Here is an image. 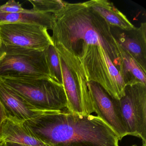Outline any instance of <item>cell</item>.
Returning <instances> with one entry per match:
<instances>
[{"mask_svg":"<svg viewBox=\"0 0 146 146\" xmlns=\"http://www.w3.org/2000/svg\"><path fill=\"white\" fill-rule=\"evenodd\" d=\"M24 123L48 146H119L117 135L99 117L74 114L66 108L49 111Z\"/></svg>","mask_w":146,"mask_h":146,"instance_id":"1","label":"cell"},{"mask_svg":"<svg viewBox=\"0 0 146 146\" xmlns=\"http://www.w3.org/2000/svg\"><path fill=\"white\" fill-rule=\"evenodd\" d=\"M53 15L51 38L54 46L59 45L71 54L82 44L102 47L119 70V45L111 25L85 2H66Z\"/></svg>","mask_w":146,"mask_h":146,"instance_id":"2","label":"cell"},{"mask_svg":"<svg viewBox=\"0 0 146 146\" xmlns=\"http://www.w3.org/2000/svg\"><path fill=\"white\" fill-rule=\"evenodd\" d=\"M0 79L36 108L44 111L66 108L67 100L63 85L44 78L4 76Z\"/></svg>","mask_w":146,"mask_h":146,"instance_id":"3","label":"cell"},{"mask_svg":"<svg viewBox=\"0 0 146 146\" xmlns=\"http://www.w3.org/2000/svg\"><path fill=\"white\" fill-rule=\"evenodd\" d=\"M73 54L78 58L87 82L97 83L116 100L124 96L125 85L119 70L102 47L82 44Z\"/></svg>","mask_w":146,"mask_h":146,"instance_id":"4","label":"cell"},{"mask_svg":"<svg viewBox=\"0 0 146 146\" xmlns=\"http://www.w3.org/2000/svg\"><path fill=\"white\" fill-rule=\"evenodd\" d=\"M2 46L0 76H17L53 79L45 50Z\"/></svg>","mask_w":146,"mask_h":146,"instance_id":"5","label":"cell"},{"mask_svg":"<svg viewBox=\"0 0 146 146\" xmlns=\"http://www.w3.org/2000/svg\"><path fill=\"white\" fill-rule=\"evenodd\" d=\"M63 77V86L67 100L66 108L70 112L88 116L94 112L87 81L80 62L72 59L69 63L59 54Z\"/></svg>","mask_w":146,"mask_h":146,"instance_id":"6","label":"cell"},{"mask_svg":"<svg viewBox=\"0 0 146 146\" xmlns=\"http://www.w3.org/2000/svg\"><path fill=\"white\" fill-rule=\"evenodd\" d=\"M0 39L3 46L42 51L53 45L48 29L34 24L0 23Z\"/></svg>","mask_w":146,"mask_h":146,"instance_id":"7","label":"cell"},{"mask_svg":"<svg viewBox=\"0 0 146 146\" xmlns=\"http://www.w3.org/2000/svg\"><path fill=\"white\" fill-rule=\"evenodd\" d=\"M119 101L128 135L146 143V85L125 86L124 96Z\"/></svg>","mask_w":146,"mask_h":146,"instance_id":"8","label":"cell"},{"mask_svg":"<svg viewBox=\"0 0 146 146\" xmlns=\"http://www.w3.org/2000/svg\"><path fill=\"white\" fill-rule=\"evenodd\" d=\"M87 84L94 112L114 131L119 141H121L125 136L128 135V133L119 100L113 98L95 82H87Z\"/></svg>","mask_w":146,"mask_h":146,"instance_id":"9","label":"cell"},{"mask_svg":"<svg viewBox=\"0 0 146 146\" xmlns=\"http://www.w3.org/2000/svg\"><path fill=\"white\" fill-rule=\"evenodd\" d=\"M0 101L7 116L23 121L36 117L49 111L39 110L8 88L0 79Z\"/></svg>","mask_w":146,"mask_h":146,"instance_id":"10","label":"cell"},{"mask_svg":"<svg viewBox=\"0 0 146 146\" xmlns=\"http://www.w3.org/2000/svg\"><path fill=\"white\" fill-rule=\"evenodd\" d=\"M115 38L119 46L146 72V23H141L138 28L119 34Z\"/></svg>","mask_w":146,"mask_h":146,"instance_id":"11","label":"cell"},{"mask_svg":"<svg viewBox=\"0 0 146 146\" xmlns=\"http://www.w3.org/2000/svg\"><path fill=\"white\" fill-rule=\"evenodd\" d=\"M24 121L7 116L0 130V142L2 144L13 143L30 146H48L36 138L26 127Z\"/></svg>","mask_w":146,"mask_h":146,"instance_id":"12","label":"cell"},{"mask_svg":"<svg viewBox=\"0 0 146 146\" xmlns=\"http://www.w3.org/2000/svg\"><path fill=\"white\" fill-rule=\"evenodd\" d=\"M84 2L87 6L101 16L111 27L115 26L124 31L131 30L135 27L125 15L108 1L91 0Z\"/></svg>","mask_w":146,"mask_h":146,"instance_id":"13","label":"cell"},{"mask_svg":"<svg viewBox=\"0 0 146 146\" xmlns=\"http://www.w3.org/2000/svg\"><path fill=\"white\" fill-rule=\"evenodd\" d=\"M53 15L51 13L39 12L33 9H27L20 13H5L0 11V23H26L39 25L52 30Z\"/></svg>","mask_w":146,"mask_h":146,"instance_id":"14","label":"cell"},{"mask_svg":"<svg viewBox=\"0 0 146 146\" xmlns=\"http://www.w3.org/2000/svg\"><path fill=\"white\" fill-rule=\"evenodd\" d=\"M119 51L120 58L119 72L125 86L137 84L146 85V72L119 46Z\"/></svg>","mask_w":146,"mask_h":146,"instance_id":"15","label":"cell"},{"mask_svg":"<svg viewBox=\"0 0 146 146\" xmlns=\"http://www.w3.org/2000/svg\"><path fill=\"white\" fill-rule=\"evenodd\" d=\"M45 53L52 78L63 85V77L59 57L54 45L48 46L45 50Z\"/></svg>","mask_w":146,"mask_h":146,"instance_id":"16","label":"cell"},{"mask_svg":"<svg viewBox=\"0 0 146 146\" xmlns=\"http://www.w3.org/2000/svg\"><path fill=\"white\" fill-rule=\"evenodd\" d=\"M33 9L39 12L54 14L62 9L66 2L58 0H29Z\"/></svg>","mask_w":146,"mask_h":146,"instance_id":"17","label":"cell"},{"mask_svg":"<svg viewBox=\"0 0 146 146\" xmlns=\"http://www.w3.org/2000/svg\"><path fill=\"white\" fill-rule=\"evenodd\" d=\"M27 9L23 8L19 2L10 0L5 4L0 5V11L5 13H20L25 11Z\"/></svg>","mask_w":146,"mask_h":146,"instance_id":"18","label":"cell"},{"mask_svg":"<svg viewBox=\"0 0 146 146\" xmlns=\"http://www.w3.org/2000/svg\"><path fill=\"white\" fill-rule=\"evenodd\" d=\"M7 117L6 112L2 103L0 101V130L3 121Z\"/></svg>","mask_w":146,"mask_h":146,"instance_id":"19","label":"cell"},{"mask_svg":"<svg viewBox=\"0 0 146 146\" xmlns=\"http://www.w3.org/2000/svg\"><path fill=\"white\" fill-rule=\"evenodd\" d=\"M2 146H30L26 145H23V144H19V143H4Z\"/></svg>","mask_w":146,"mask_h":146,"instance_id":"20","label":"cell"},{"mask_svg":"<svg viewBox=\"0 0 146 146\" xmlns=\"http://www.w3.org/2000/svg\"><path fill=\"white\" fill-rule=\"evenodd\" d=\"M2 46H2V42H1V40L0 39V60H1V54H2Z\"/></svg>","mask_w":146,"mask_h":146,"instance_id":"21","label":"cell"},{"mask_svg":"<svg viewBox=\"0 0 146 146\" xmlns=\"http://www.w3.org/2000/svg\"><path fill=\"white\" fill-rule=\"evenodd\" d=\"M131 146H137V145H135H135H133ZM141 146H146V143H143L142 145Z\"/></svg>","mask_w":146,"mask_h":146,"instance_id":"22","label":"cell"},{"mask_svg":"<svg viewBox=\"0 0 146 146\" xmlns=\"http://www.w3.org/2000/svg\"><path fill=\"white\" fill-rule=\"evenodd\" d=\"M2 145H3V144L1 143V142H0V146H2Z\"/></svg>","mask_w":146,"mask_h":146,"instance_id":"23","label":"cell"}]
</instances>
